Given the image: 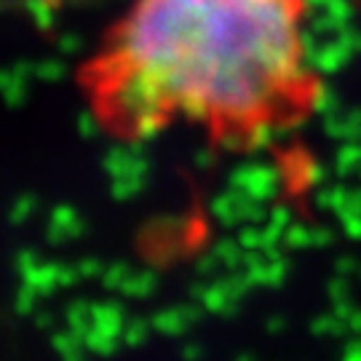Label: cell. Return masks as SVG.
Wrapping results in <instances>:
<instances>
[{"instance_id":"cell-12","label":"cell","mask_w":361,"mask_h":361,"mask_svg":"<svg viewBox=\"0 0 361 361\" xmlns=\"http://www.w3.org/2000/svg\"><path fill=\"white\" fill-rule=\"evenodd\" d=\"M22 281L32 286L40 297L51 295L54 289H59V265H54V262H40L38 268H32L27 276H22Z\"/></svg>"},{"instance_id":"cell-38","label":"cell","mask_w":361,"mask_h":361,"mask_svg":"<svg viewBox=\"0 0 361 361\" xmlns=\"http://www.w3.org/2000/svg\"><path fill=\"white\" fill-rule=\"evenodd\" d=\"M345 49H348L350 54H361V30H356V27H345L340 35H335Z\"/></svg>"},{"instance_id":"cell-4","label":"cell","mask_w":361,"mask_h":361,"mask_svg":"<svg viewBox=\"0 0 361 361\" xmlns=\"http://www.w3.org/2000/svg\"><path fill=\"white\" fill-rule=\"evenodd\" d=\"M104 171L113 180H123V177H145L150 171V161L134 153L129 147H113L104 155Z\"/></svg>"},{"instance_id":"cell-40","label":"cell","mask_w":361,"mask_h":361,"mask_svg":"<svg viewBox=\"0 0 361 361\" xmlns=\"http://www.w3.org/2000/svg\"><path fill=\"white\" fill-rule=\"evenodd\" d=\"M40 262H43V259H40L35 252H30V249H25V252H19V255H16V268H19L22 276H27L32 268H38Z\"/></svg>"},{"instance_id":"cell-11","label":"cell","mask_w":361,"mask_h":361,"mask_svg":"<svg viewBox=\"0 0 361 361\" xmlns=\"http://www.w3.org/2000/svg\"><path fill=\"white\" fill-rule=\"evenodd\" d=\"M201 305H204V310H209V313L233 316V313L238 310V300H233L231 292L225 289V284L217 281V284L207 286V292H204V297H201Z\"/></svg>"},{"instance_id":"cell-56","label":"cell","mask_w":361,"mask_h":361,"mask_svg":"<svg viewBox=\"0 0 361 361\" xmlns=\"http://www.w3.org/2000/svg\"><path fill=\"white\" fill-rule=\"evenodd\" d=\"M359 177H361V169H359Z\"/></svg>"},{"instance_id":"cell-42","label":"cell","mask_w":361,"mask_h":361,"mask_svg":"<svg viewBox=\"0 0 361 361\" xmlns=\"http://www.w3.org/2000/svg\"><path fill=\"white\" fill-rule=\"evenodd\" d=\"M219 147L222 150H241V147H246V140L241 137V131H222L219 134Z\"/></svg>"},{"instance_id":"cell-53","label":"cell","mask_w":361,"mask_h":361,"mask_svg":"<svg viewBox=\"0 0 361 361\" xmlns=\"http://www.w3.org/2000/svg\"><path fill=\"white\" fill-rule=\"evenodd\" d=\"M348 326L353 332H361V310H353V316L348 319Z\"/></svg>"},{"instance_id":"cell-52","label":"cell","mask_w":361,"mask_h":361,"mask_svg":"<svg viewBox=\"0 0 361 361\" xmlns=\"http://www.w3.org/2000/svg\"><path fill=\"white\" fill-rule=\"evenodd\" d=\"M35 324H38L40 329H49L54 324V316L51 313H38V319H35Z\"/></svg>"},{"instance_id":"cell-34","label":"cell","mask_w":361,"mask_h":361,"mask_svg":"<svg viewBox=\"0 0 361 361\" xmlns=\"http://www.w3.org/2000/svg\"><path fill=\"white\" fill-rule=\"evenodd\" d=\"M78 134L83 137V140H94L97 134H99V121H97V116L94 113H80L78 116Z\"/></svg>"},{"instance_id":"cell-27","label":"cell","mask_w":361,"mask_h":361,"mask_svg":"<svg viewBox=\"0 0 361 361\" xmlns=\"http://www.w3.org/2000/svg\"><path fill=\"white\" fill-rule=\"evenodd\" d=\"M324 13H329L337 25L348 27L350 19H353V3H350V0H326Z\"/></svg>"},{"instance_id":"cell-47","label":"cell","mask_w":361,"mask_h":361,"mask_svg":"<svg viewBox=\"0 0 361 361\" xmlns=\"http://www.w3.org/2000/svg\"><path fill=\"white\" fill-rule=\"evenodd\" d=\"M80 279V273H78V268H67V265H59V286H73Z\"/></svg>"},{"instance_id":"cell-45","label":"cell","mask_w":361,"mask_h":361,"mask_svg":"<svg viewBox=\"0 0 361 361\" xmlns=\"http://www.w3.org/2000/svg\"><path fill=\"white\" fill-rule=\"evenodd\" d=\"M219 259L214 257V252L212 255H207V257L198 259V265H195V271H198V276H212V273L217 271Z\"/></svg>"},{"instance_id":"cell-48","label":"cell","mask_w":361,"mask_h":361,"mask_svg":"<svg viewBox=\"0 0 361 361\" xmlns=\"http://www.w3.org/2000/svg\"><path fill=\"white\" fill-rule=\"evenodd\" d=\"M332 231L329 228H313V246H329L332 244Z\"/></svg>"},{"instance_id":"cell-16","label":"cell","mask_w":361,"mask_h":361,"mask_svg":"<svg viewBox=\"0 0 361 361\" xmlns=\"http://www.w3.org/2000/svg\"><path fill=\"white\" fill-rule=\"evenodd\" d=\"M214 257L219 259V265H225V268H238V265H244V246L238 244V238H222L214 244Z\"/></svg>"},{"instance_id":"cell-44","label":"cell","mask_w":361,"mask_h":361,"mask_svg":"<svg viewBox=\"0 0 361 361\" xmlns=\"http://www.w3.org/2000/svg\"><path fill=\"white\" fill-rule=\"evenodd\" d=\"M78 273H80V276H86V279H94V276H102L104 271H102V262H99V259L89 257L78 265Z\"/></svg>"},{"instance_id":"cell-1","label":"cell","mask_w":361,"mask_h":361,"mask_svg":"<svg viewBox=\"0 0 361 361\" xmlns=\"http://www.w3.org/2000/svg\"><path fill=\"white\" fill-rule=\"evenodd\" d=\"M297 13L295 0H140L97 75L140 67L169 107L201 94L214 118L255 123L276 94L308 80Z\"/></svg>"},{"instance_id":"cell-39","label":"cell","mask_w":361,"mask_h":361,"mask_svg":"<svg viewBox=\"0 0 361 361\" xmlns=\"http://www.w3.org/2000/svg\"><path fill=\"white\" fill-rule=\"evenodd\" d=\"M268 222L276 225V228H281V231H286V228L292 225V209L284 207V204H276V207L268 212Z\"/></svg>"},{"instance_id":"cell-31","label":"cell","mask_w":361,"mask_h":361,"mask_svg":"<svg viewBox=\"0 0 361 361\" xmlns=\"http://www.w3.org/2000/svg\"><path fill=\"white\" fill-rule=\"evenodd\" d=\"M35 195L32 193H25V195H19L16 201H13V207H11V222L13 225H19V222H25L32 212H35Z\"/></svg>"},{"instance_id":"cell-9","label":"cell","mask_w":361,"mask_h":361,"mask_svg":"<svg viewBox=\"0 0 361 361\" xmlns=\"http://www.w3.org/2000/svg\"><path fill=\"white\" fill-rule=\"evenodd\" d=\"M353 54L340 43V40H329V43H324L319 56H316V62H313V73H322V75H335L340 73L343 67L348 65V59Z\"/></svg>"},{"instance_id":"cell-46","label":"cell","mask_w":361,"mask_h":361,"mask_svg":"<svg viewBox=\"0 0 361 361\" xmlns=\"http://www.w3.org/2000/svg\"><path fill=\"white\" fill-rule=\"evenodd\" d=\"M343 231H345V235H348V238H353V241H361V217L343 219Z\"/></svg>"},{"instance_id":"cell-51","label":"cell","mask_w":361,"mask_h":361,"mask_svg":"<svg viewBox=\"0 0 361 361\" xmlns=\"http://www.w3.org/2000/svg\"><path fill=\"white\" fill-rule=\"evenodd\" d=\"M302 3V8H308L313 13H322L326 8V0H300Z\"/></svg>"},{"instance_id":"cell-54","label":"cell","mask_w":361,"mask_h":361,"mask_svg":"<svg viewBox=\"0 0 361 361\" xmlns=\"http://www.w3.org/2000/svg\"><path fill=\"white\" fill-rule=\"evenodd\" d=\"M345 361H361V343H353L348 348V359Z\"/></svg>"},{"instance_id":"cell-17","label":"cell","mask_w":361,"mask_h":361,"mask_svg":"<svg viewBox=\"0 0 361 361\" xmlns=\"http://www.w3.org/2000/svg\"><path fill=\"white\" fill-rule=\"evenodd\" d=\"M273 140H276V129L268 121L257 118L255 123H249V131H246V147L249 150H265L273 145Z\"/></svg>"},{"instance_id":"cell-6","label":"cell","mask_w":361,"mask_h":361,"mask_svg":"<svg viewBox=\"0 0 361 361\" xmlns=\"http://www.w3.org/2000/svg\"><path fill=\"white\" fill-rule=\"evenodd\" d=\"M83 231H86V225H83V219L78 217V212L73 207H56L51 212V222H49V241L51 244L73 241Z\"/></svg>"},{"instance_id":"cell-43","label":"cell","mask_w":361,"mask_h":361,"mask_svg":"<svg viewBox=\"0 0 361 361\" xmlns=\"http://www.w3.org/2000/svg\"><path fill=\"white\" fill-rule=\"evenodd\" d=\"M80 46H83V40L78 38L75 32H65V35L59 38V51L62 54H78Z\"/></svg>"},{"instance_id":"cell-2","label":"cell","mask_w":361,"mask_h":361,"mask_svg":"<svg viewBox=\"0 0 361 361\" xmlns=\"http://www.w3.org/2000/svg\"><path fill=\"white\" fill-rule=\"evenodd\" d=\"M104 91H107V102L113 107V113L123 118L129 126L147 113L169 110V99L161 89V83L140 67H129L123 75H118L113 83H107Z\"/></svg>"},{"instance_id":"cell-49","label":"cell","mask_w":361,"mask_h":361,"mask_svg":"<svg viewBox=\"0 0 361 361\" xmlns=\"http://www.w3.org/2000/svg\"><path fill=\"white\" fill-rule=\"evenodd\" d=\"M195 166L198 169L214 166V150H198V153H195Z\"/></svg>"},{"instance_id":"cell-55","label":"cell","mask_w":361,"mask_h":361,"mask_svg":"<svg viewBox=\"0 0 361 361\" xmlns=\"http://www.w3.org/2000/svg\"><path fill=\"white\" fill-rule=\"evenodd\" d=\"M284 319H281V316H273L271 322H268V329H271V332H279V329H284Z\"/></svg>"},{"instance_id":"cell-15","label":"cell","mask_w":361,"mask_h":361,"mask_svg":"<svg viewBox=\"0 0 361 361\" xmlns=\"http://www.w3.org/2000/svg\"><path fill=\"white\" fill-rule=\"evenodd\" d=\"M67 324H70V332H75L78 337L89 335L94 329V319H91V305L83 300H75L70 308H67Z\"/></svg>"},{"instance_id":"cell-13","label":"cell","mask_w":361,"mask_h":361,"mask_svg":"<svg viewBox=\"0 0 361 361\" xmlns=\"http://www.w3.org/2000/svg\"><path fill=\"white\" fill-rule=\"evenodd\" d=\"M308 104L313 113H319V116L329 118V116H337L340 113V99H337L335 89H329V86H313L308 94Z\"/></svg>"},{"instance_id":"cell-30","label":"cell","mask_w":361,"mask_h":361,"mask_svg":"<svg viewBox=\"0 0 361 361\" xmlns=\"http://www.w3.org/2000/svg\"><path fill=\"white\" fill-rule=\"evenodd\" d=\"M238 244L244 252H262V228L259 225H244L238 231Z\"/></svg>"},{"instance_id":"cell-14","label":"cell","mask_w":361,"mask_h":361,"mask_svg":"<svg viewBox=\"0 0 361 361\" xmlns=\"http://www.w3.org/2000/svg\"><path fill=\"white\" fill-rule=\"evenodd\" d=\"M335 169L340 177L359 174L361 169V142H343L335 155Z\"/></svg>"},{"instance_id":"cell-37","label":"cell","mask_w":361,"mask_h":361,"mask_svg":"<svg viewBox=\"0 0 361 361\" xmlns=\"http://www.w3.org/2000/svg\"><path fill=\"white\" fill-rule=\"evenodd\" d=\"M326 295H329L332 302H345V300H350V286H348V281H345V276L332 279L329 286H326Z\"/></svg>"},{"instance_id":"cell-28","label":"cell","mask_w":361,"mask_h":361,"mask_svg":"<svg viewBox=\"0 0 361 361\" xmlns=\"http://www.w3.org/2000/svg\"><path fill=\"white\" fill-rule=\"evenodd\" d=\"M80 340L83 337H78L75 332H67V335H54V345L59 353H65L70 361H78L80 359Z\"/></svg>"},{"instance_id":"cell-36","label":"cell","mask_w":361,"mask_h":361,"mask_svg":"<svg viewBox=\"0 0 361 361\" xmlns=\"http://www.w3.org/2000/svg\"><path fill=\"white\" fill-rule=\"evenodd\" d=\"M38 292L30 284H22V289L16 292V310L19 313H32L35 310V300H38Z\"/></svg>"},{"instance_id":"cell-41","label":"cell","mask_w":361,"mask_h":361,"mask_svg":"<svg viewBox=\"0 0 361 361\" xmlns=\"http://www.w3.org/2000/svg\"><path fill=\"white\" fill-rule=\"evenodd\" d=\"M337 217H340V222H343V219H348V217H361V188L359 190H350L348 204H345V209H343Z\"/></svg>"},{"instance_id":"cell-20","label":"cell","mask_w":361,"mask_h":361,"mask_svg":"<svg viewBox=\"0 0 361 361\" xmlns=\"http://www.w3.org/2000/svg\"><path fill=\"white\" fill-rule=\"evenodd\" d=\"M348 195H350V190H345L343 185H329V188L319 190L316 204H319L322 209H329V212L340 214V212L345 209V204H348Z\"/></svg>"},{"instance_id":"cell-25","label":"cell","mask_w":361,"mask_h":361,"mask_svg":"<svg viewBox=\"0 0 361 361\" xmlns=\"http://www.w3.org/2000/svg\"><path fill=\"white\" fill-rule=\"evenodd\" d=\"M129 276H131V271L126 262H113V265L102 273V286L104 289H118V292H121Z\"/></svg>"},{"instance_id":"cell-24","label":"cell","mask_w":361,"mask_h":361,"mask_svg":"<svg viewBox=\"0 0 361 361\" xmlns=\"http://www.w3.org/2000/svg\"><path fill=\"white\" fill-rule=\"evenodd\" d=\"M284 244L289 249H305V246H313V228H305V225H289L284 233Z\"/></svg>"},{"instance_id":"cell-22","label":"cell","mask_w":361,"mask_h":361,"mask_svg":"<svg viewBox=\"0 0 361 361\" xmlns=\"http://www.w3.org/2000/svg\"><path fill=\"white\" fill-rule=\"evenodd\" d=\"M27 13L40 30H49L54 25V3L51 0H27Z\"/></svg>"},{"instance_id":"cell-26","label":"cell","mask_w":361,"mask_h":361,"mask_svg":"<svg viewBox=\"0 0 361 361\" xmlns=\"http://www.w3.org/2000/svg\"><path fill=\"white\" fill-rule=\"evenodd\" d=\"M65 75H67V67L59 59H43V62L35 65V78H40V80L54 83V80H62Z\"/></svg>"},{"instance_id":"cell-18","label":"cell","mask_w":361,"mask_h":361,"mask_svg":"<svg viewBox=\"0 0 361 361\" xmlns=\"http://www.w3.org/2000/svg\"><path fill=\"white\" fill-rule=\"evenodd\" d=\"M161 129H164V113H147L131 123V137L140 142H147V140L158 137Z\"/></svg>"},{"instance_id":"cell-5","label":"cell","mask_w":361,"mask_h":361,"mask_svg":"<svg viewBox=\"0 0 361 361\" xmlns=\"http://www.w3.org/2000/svg\"><path fill=\"white\" fill-rule=\"evenodd\" d=\"M198 316H201V310L195 308V305H180V308L158 310L153 319H150V324H153V329H158L161 335H180L190 324L198 322Z\"/></svg>"},{"instance_id":"cell-35","label":"cell","mask_w":361,"mask_h":361,"mask_svg":"<svg viewBox=\"0 0 361 361\" xmlns=\"http://www.w3.org/2000/svg\"><path fill=\"white\" fill-rule=\"evenodd\" d=\"M300 174H302V185H322L326 180V169L322 164H316V161H305Z\"/></svg>"},{"instance_id":"cell-3","label":"cell","mask_w":361,"mask_h":361,"mask_svg":"<svg viewBox=\"0 0 361 361\" xmlns=\"http://www.w3.org/2000/svg\"><path fill=\"white\" fill-rule=\"evenodd\" d=\"M279 182H281V171L271 164H241L231 174V188L241 190L259 204L271 201L279 193Z\"/></svg>"},{"instance_id":"cell-23","label":"cell","mask_w":361,"mask_h":361,"mask_svg":"<svg viewBox=\"0 0 361 361\" xmlns=\"http://www.w3.org/2000/svg\"><path fill=\"white\" fill-rule=\"evenodd\" d=\"M145 188V177H123V180H113L110 193L116 201H129L134 195H140V190Z\"/></svg>"},{"instance_id":"cell-7","label":"cell","mask_w":361,"mask_h":361,"mask_svg":"<svg viewBox=\"0 0 361 361\" xmlns=\"http://www.w3.org/2000/svg\"><path fill=\"white\" fill-rule=\"evenodd\" d=\"M35 75V65H27V62H19V65L8 67L3 73V97L8 107H22V102L27 99V78Z\"/></svg>"},{"instance_id":"cell-19","label":"cell","mask_w":361,"mask_h":361,"mask_svg":"<svg viewBox=\"0 0 361 361\" xmlns=\"http://www.w3.org/2000/svg\"><path fill=\"white\" fill-rule=\"evenodd\" d=\"M155 286H158V281H155V273L150 271H131V276L126 279V284H123V295L129 297H147L150 292H155Z\"/></svg>"},{"instance_id":"cell-32","label":"cell","mask_w":361,"mask_h":361,"mask_svg":"<svg viewBox=\"0 0 361 361\" xmlns=\"http://www.w3.org/2000/svg\"><path fill=\"white\" fill-rule=\"evenodd\" d=\"M83 343H86L94 353H113V350H116V337L104 335V332H97V329H91Z\"/></svg>"},{"instance_id":"cell-33","label":"cell","mask_w":361,"mask_h":361,"mask_svg":"<svg viewBox=\"0 0 361 361\" xmlns=\"http://www.w3.org/2000/svg\"><path fill=\"white\" fill-rule=\"evenodd\" d=\"M147 326H153V324L145 322V319H131L129 326L123 329V340H126L129 345H140L145 337H147Z\"/></svg>"},{"instance_id":"cell-29","label":"cell","mask_w":361,"mask_h":361,"mask_svg":"<svg viewBox=\"0 0 361 361\" xmlns=\"http://www.w3.org/2000/svg\"><path fill=\"white\" fill-rule=\"evenodd\" d=\"M345 326H348V324L343 322L340 316H335V313H326V316L313 319V332H316V335H340Z\"/></svg>"},{"instance_id":"cell-50","label":"cell","mask_w":361,"mask_h":361,"mask_svg":"<svg viewBox=\"0 0 361 361\" xmlns=\"http://www.w3.org/2000/svg\"><path fill=\"white\" fill-rule=\"evenodd\" d=\"M335 268H337V273H340V276H348V273L356 271V259H353V257H340L335 262Z\"/></svg>"},{"instance_id":"cell-8","label":"cell","mask_w":361,"mask_h":361,"mask_svg":"<svg viewBox=\"0 0 361 361\" xmlns=\"http://www.w3.org/2000/svg\"><path fill=\"white\" fill-rule=\"evenodd\" d=\"M91 319H94V329L97 332H104L110 337H118L126 326V316H123V308L118 302H99V305H91Z\"/></svg>"},{"instance_id":"cell-10","label":"cell","mask_w":361,"mask_h":361,"mask_svg":"<svg viewBox=\"0 0 361 361\" xmlns=\"http://www.w3.org/2000/svg\"><path fill=\"white\" fill-rule=\"evenodd\" d=\"M241 190H225L222 195H217L214 201H212V214L217 217V222L222 228H233V225H238V222H244L241 219Z\"/></svg>"},{"instance_id":"cell-21","label":"cell","mask_w":361,"mask_h":361,"mask_svg":"<svg viewBox=\"0 0 361 361\" xmlns=\"http://www.w3.org/2000/svg\"><path fill=\"white\" fill-rule=\"evenodd\" d=\"M265 257H268V262H265V286H281L286 279V271H289L284 255L273 252V255H265Z\"/></svg>"}]
</instances>
